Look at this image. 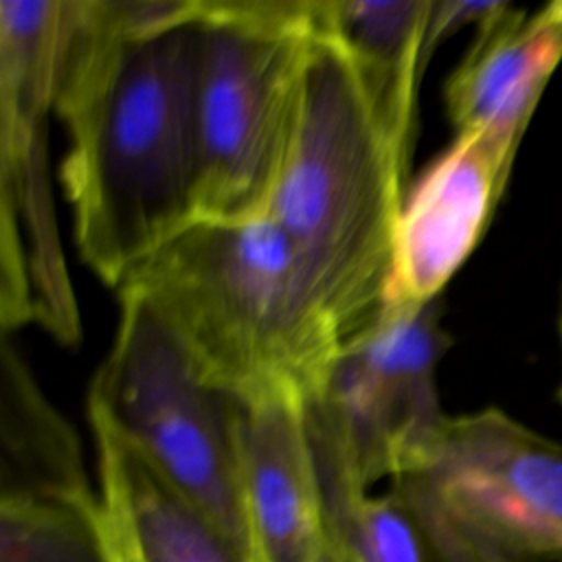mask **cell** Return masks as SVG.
<instances>
[{
	"label": "cell",
	"mask_w": 562,
	"mask_h": 562,
	"mask_svg": "<svg viewBox=\"0 0 562 562\" xmlns=\"http://www.w3.org/2000/svg\"><path fill=\"white\" fill-rule=\"evenodd\" d=\"M198 0H68L55 77L61 184L110 288L193 222Z\"/></svg>",
	"instance_id": "cell-1"
},
{
	"label": "cell",
	"mask_w": 562,
	"mask_h": 562,
	"mask_svg": "<svg viewBox=\"0 0 562 562\" xmlns=\"http://www.w3.org/2000/svg\"><path fill=\"white\" fill-rule=\"evenodd\" d=\"M411 156L413 145L391 127L318 20L292 136L263 213L290 239L342 342L382 307Z\"/></svg>",
	"instance_id": "cell-2"
},
{
	"label": "cell",
	"mask_w": 562,
	"mask_h": 562,
	"mask_svg": "<svg viewBox=\"0 0 562 562\" xmlns=\"http://www.w3.org/2000/svg\"><path fill=\"white\" fill-rule=\"evenodd\" d=\"M119 290L138 294L241 402L310 397L342 345L290 239L266 213L189 222Z\"/></svg>",
	"instance_id": "cell-3"
},
{
	"label": "cell",
	"mask_w": 562,
	"mask_h": 562,
	"mask_svg": "<svg viewBox=\"0 0 562 562\" xmlns=\"http://www.w3.org/2000/svg\"><path fill=\"white\" fill-rule=\"evenodd\" d=\"M193 220L261 215L294 119L318 0H198Z\"/></svg>",
	"instance_id": "cell-4"
},
{
	"label": "cell",
	"mask_w": 562,
	"mask_h": 562,
	"mask_svg": "<svg viewBox=\"0 0 562 562\" xmlns=\"http://www.w3.org/2000/svg\"><path fill=\"white\" fill-rule=\"evenodd\" d=\"M391 492L426 562H562V441L501 408L450 415Z\"/></svg>",
	"instance_id": "cell-5"
},
{
	"label": "cell",
	"mask_w": 562,
	"mask_h": 562,
	"mask_svg": "<svg viewBox=\"0 0 562 562\" xmlns=\"http://www.w3.org/2000/svg\"><path fill=\"white\" fill-rule=\"evenodd\" d=\"M119 305L88 413L121 435L250 560L239 494L241 400L206 375L138 294L119 290Z\"/></svg>",
	"instance_id": "cell-6"
},
{
	"label": "cell",
	"mask_w": 562,
	"mask_h": 562,
	"mask_svg": "<svg viewBox=\"0 0 562 562\" xmlns=\"http://www.w3.org/2000/svg\"><path fill=\"white\" fill-rule=\"evenodd\" d=\"M450 336L441 301L382 305L347 338L323 384L305 397L307 441L323 494L327 531L382 479L397 476L450 417L437 369Z\"/></svg>",
	"instance_id": "cell-7"
},
{
	"label": "cell",
	"mask_w": 562,
	"mask_h": 562,
	"mask_svg": "<svg viewBox=\"0 0 562 562\" xmlns=\"http://www.w3.org/2000/svg\"><path fill=\"white\" fill-rule=\"evenodd\" d=\"M68 0L0 2V323L79 340L75 290L55 220L48 114Z\"/></svg>",
	"instance_id": "cell-8"
},
{
	"label": "cell",
	"mask_w": 562,
	"mask_h": 562,
	"mask_svg": "<svg viewBox=\"0 0 562 562\" xmlns=\"http://www.w3.org/2000/svg\"><path fill=\"white\" fill-rule=\"evenodd\" d=\"M527 125L496 121L457 132L406 191L382 305L417 307L439 299L481 241Z\"/></svg>",
	"instance_id": "cell-9"
},
{
	"label": "cell",
	"mask_w": 562,
	"mask_h": 562,
	"mask_svg": "<svg viewBox=\"0 0 562 562\" xmlns=\"http://www.w3.org/2000/svg\"><path fill=\"white\" fill-rule=\"evenodd\" d=\"M303 397L241 402L239 494L252 562H316L327 544Z\"/></svg>",
	"instance_id": "cell-10"
},
{
	"label": "cell",
	"mask_w": 562,
	"mask_h": 562,
	"mask_svg": "<svg viewBox=\"0 0 562 562\" xmlns=\"http://www.w3.org/2000/svg\"><path fill=\"white\" fill-rule=\"evenodd\" d=\"M88 419L110 562H250L101 417Z\"/></svg>",
	"instance_id": "cell-11"
},
{
	"label": "cell",
	"mask_w": 562,
	"mask_h": 562,
	"mask_svg": "<svg viewBox=\"0 0 562 562\" xmlns=\"http://www.w3.org/2000/svg\"><path fill=\"white\" fill-rule=\"evenodd\" d=\"M562 61V0L536 9L501 2L479 26L446 81V112L457 132L496 121H531Z\"/></svg>",
	"instance_id": "cell-12"
},
{
	"label": "cell",
	"mask_w": 562,
	"mask_h": 562,
	"mask_svg": "<svg viewBox=\"0 0 562 562\" xmlns=\"http://www.w3.org/2000/svg\"><path fill=\"white\" fill-rule=\"evenodd\" d=\"M432 0H321V26L342 46L378 110L413 145L417 83L428 61Z\"/></svg>",
	"instance_id": "cell-13"
},
{
	"label": "cell",
	"mask_w": 562,
	"mask_h": 562,
	"mask_svg": "<svg viewBox=\"0 0 562 562\" xmlns=\"http://www.w3.org/2000/svg\"><path fill=\"white\" fill-rule=\"evenodd\" d=\"M94 496L77 435L37 386L2 334L0 347V498Z\"/></svg>",
	"instance_id": "cell-14"
},
{
	"label": "cell",
	"mask_w": 562,
	"mask_h": 562,
	"mask_svg": "<svg viewBox=\"0 0 562 562\" xmlns=\"http://www.w3.org/2000/svg\"><path fill=\"white\" fill-rule=\"evenodd\" d=\"M0 562H110L99 494L0 498Z\"/></svg>",
	"instance_id": "cell-15"
},
{
	"label": "cell",
	"mask_w": 562,
	"mask_h": 562,
	"mask_svg": "<svg viewBox=\"0 0 562 562\" xmlns=\"http://www.w3.org/2000/svg\"><path fill=\"white\" fill-rule=\"evenodd\" d=\"M327 544L349 562H426L413 520L391 490L353 503L327 531Z\"/></svg>",
	"instance_id": "cell-16"
},
{
	"label": "cell",
	"mask_w": 562,
	"mask_h": 562,
	"mask_svg": "<svg viewBox=\"0 0 562 562\" xmlns=\"http://www.w3.org/2000/svg\"><path fill=\"white\" fill-rule=\"evenodd\" d=\"M316 562H349V558L340 549L325 544V551H323V555Z\"/></svg>",
	"instance_id": "cell-17"
},
{
	"label": "cell",
	"mask_w": 562,
	"mask_h": 562,
	"mask_svg": "<svg viewBox=\"0 0 562 562\" xmlns=\"http://www.w3.org/2000/svg\"><path fill=\"white\" fill-rule=\"evenodd\" d=\"M558 338H560V356H562V301H560V312H558ZM558 397H560V402H562V380H560Z\"/></svg>",
	"instance_id": "cell-18"
}]
</instances>
